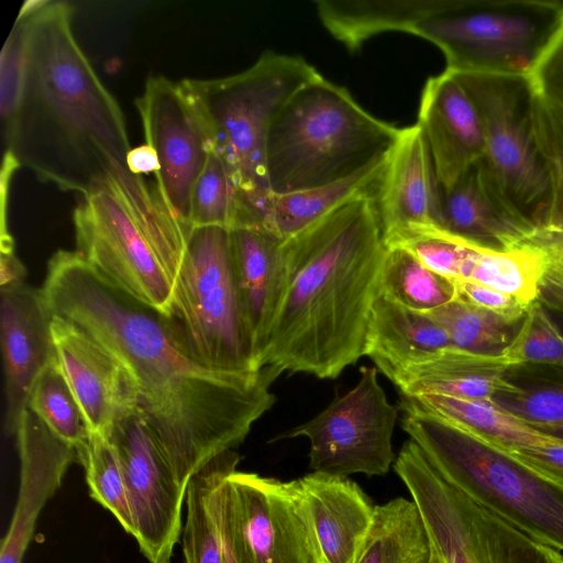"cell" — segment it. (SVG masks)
Instances as JSON below:
<instances>
[{"mask_svg":"<svg viewBox=\"0 0 563 563\" xmlns=\"http://www.w3.org/2000/svg\"><path fill=\"white\" fill-rule=\"evenodd\" d=\"M40 291L51 316L88 334L130 372L139 409L185 489L212 459L238 448L276 401L275 369L207 367L165 314L110 283L76 251L51 257Z\"/></svg>","mask_w":563,"mask_h":563,"instance_id":"obj_1","label":"cell"},{"mask_svg":"<svg viewBox=\"0 0 563 563\" xmlns=\"http://www.w3.org/2000/svg\"><path fill=\"white\" fill-rule=\"evenodd\" d=\"M386 252L368 194L283 240L257 368L335 378L365 356Z\"/></svg>","mask_w":563,"mask_h":563,"instance_id":"obj_2","label":"cell"},{"mask_svg":"<svg viewBox=\"0 0 563 563\" xmlns=\"http://www.w3.org/2000/svg\"><path fill=\"white\" fill-rule=\"evenodd\" d=\"M65 1H26V67L15 115L3 131L20 167L84 196L126 169L132 148L122 110L71 30Z\"/></svg>","mask_w":563,"mask_h":563,"instance_id":"obj_3","label":"cell"},{"mask_svg":"<svg viewBox=\"0 0 563 563\" xmlns=\"http://www.w3.org/2000/svg\"><path fill=\"white\" fill-rule=\"evenodd\" d=\"M76 252L110 283L167 314L192 227L156 183L130 169L85 194L73 213Z\"/></svg>","mask_w":563,"mask_h":563,"instance_id":"obj_4","label":"cell"},{"mask_svg":"<svg viewBox=\"0 0 563 563\" xmlns=\"http://www.w3.org/2000/svg\"><path fill=\"white\" fill-rule=\"evenodd\" d=\"M400 130L321 75L295 92L273 121L266 145L269 189L288 194L351 177L384 159Z\"/></svg>","mask_w":563,"mask_h":563,"instance_id":"obj_5","label":"cell"},{"mask_svg":"<svg viewBox=\"0 0 563 563\" xmlns=\"http://www.w3.org/2000/svg\"><path fill=\"white\" fill-rule=\"evenodd\" d=\"M401 427L451 485L536 541L563 553V482L401 396Z\"/></svg>","mask_w":563,"mask_h":563,"instance_id":"obj_6","label":"cell"},{"mask_svg":"<svg viewBox=\"0 0 563 563\" xmlns=\"http://www.w3.org/2000/svg\"><path fill=\"white\" fill-rule=\"evenodd\" d=\"M321 74L300 56L264 52L247 69L218 79H184L212 147L265 224L272 191L266 145L284 104Z\"/></svg>","mask_w":563,"mask_h":563,"instance_id":"obj_7","label":"cell"},{"mask_svg":"<svg viewBox=\"0 0 563 563\" xmlns=\"http://www.w3.org/2000/svg\"><path fill=\"white\" fill-rule=\"evenodd\" d=\"M562 19L555 0H427L410 34L438 46L451 73L529 76Z\"/></svg>","mask_w":563,"mask_h":563,"instance_id":"obj_8","label":"cell"},{"mask_svg":"<svg viewBox=\"0 0 563 563\" xmlns=\"http://www.w3.org/2000/svg\"><path fill=\"white\" fill-rule=\"evenodd\" d=\"M166 317L207 367L235 374L261 371L236 285L230 229H191Z\"/></svg>","mask_w":563,"mask_h":563,"instance_id":"obj_9","label":"cell"},{"mask_svg":"<svg viewBox=\"0 0 563 563\" xmlns=\"http://www.w3.org/2000/svg\"><path fill=\"white\" fill-rule=\"evenodd\" d=\"M394 470L416 504L444 563H563L542 544L446 482L408 440Z\"/></svg>","mask_w":563,"mask_h":563,"instance_id":"obj_10","label":"cell"},{"mask_svg":"<svg viewBox=\"0 0 563 563\" xmlns=\"http://www.w3.org/2000/svg\"><path fill=\"white\" fill-rule=\"evenodd\" d=\"M476 104L485 130L482 165L509 203L536 227L545 223L550 185L533 132L528 76L452 73Z\"/></svg>","mask_w":563,"mask_h":563,"instance_id":"obj_11","label":"cell"},{"mask_svg":"<svg viewBox=\"0 0 563 563\" xmlns=\"http://www.w3.org/2000/svg\"><path fill=\"white\" fill-rule=\"evenodd\" d=\"M218 517L231 563H320L296 481L227 473Z\"/></svg>","mask_w":563,"mask_h":563,"instance_id":"obj_12","label":"cell"},{"mask_svg":"<svg viewBox=\"0 0 563 563\" xmlns=\"http://www.w3.org/2000/svg\"><path fill=\"white\" fill-rule=\"evenodd\" d=\"M360 372L352 389L273 441L307 438L312 472L344 477L387 474L396 460L393 435L399 409L388 401L377 368L361 367Z\"/></svg>","mask_w":563,"mask_h":563,"instance_id":"obj_13","label":"cell"},{"mask_svg":"<svg viewBox=\"0 0 563 563\" xmlns=\"http://www.w3.org/2000/svg\"><path fill=\"white\" fill-rule=\"evenodd\" d=\"M108 440L121 465L140 551L150 563H169L186 489L139 408L114 424Z\"/></svg>","mask_w":563,"mask_h":563,"instance_id":"obj_14","label":"cell"},{"mask_svg":"<svg viewBox=\"0 0 563 563\" xmlns=\"http://www.w3.org/2000/svg\"><path fill=\"white\" fill-rule=\"evenodd\" d=\"M146 144L156 153L154 174L159 192L173 214L190 224V199L209 154V129L184 79L150 77L135 99Z\"/></svg>","mask_w":563,"mask_h":563,"instance_id":"obj_15","label":"cell"},{"mask_svg":"<svg viewBox=\"0 0 563 563\" xmlns=\"http://www.w3.org/2000/svg\"><path fill=\"white\" fill-rule=\"evenodd\" d=\"M441 194L420 126L402 128L373 196L385 245L441 230Z\"/></svg>","mask_w":563,"mask_h":563,"instance_id":"obj_16","label":"cell"},{"mask_svg":"<svg viewBox=\"0 0 563 563\" xmlns=\"http://www.w3.org/2000/svg\"><path fill=\"white\" fill-rule=\"evenodd\" d=\"M51 317L56 357L89 431L108 439L114 424L139 408L134 379L109 350L70 322Z\"/></svg>","mask_w":563,"mask_h":563,"instance_id":"obj_17","label":"cell"},{"mask_svg":"<svg viewBox=\"0 0 563 563\" xmlns=\"http://www.w3.org/2000/svg\"><path fill=\"white\" fill-rule=\"evenodd\" d=\"M417 124L443 190L484 157L486 140L481 113L466 89L446 69L426 81Z\"/></svg>","mask_w":563,"mask_h":563,"instance_id":"obj_18","label":"cell"},{"mask_svg":"<svg viewBox=\"0 0 563 563\" xmlns=\"http://www.w3.org/2000/svg\"><path fill=\"white\" fill-rule=\"evenodd\" d=\"M14 434L20 484L11 523L1 540L0 563H22L41 510L77 460L75 448L54 434L29 408L21 413Z\"/></svg>","mask_w":563,"mask_h":563,"instance_id":"obj_19","label":"cell"},{"mask_svg":"<svg viewBox=\"0 0 563 563\" xmlns=\"http://www.w3.org/2000/svg\"><path fill=\"white\" fill-rule=\"evenodd\" d=\"M1 349L5 376V430L14 434L31 387L56 357L51 314L40 289L25 283L1 289Z\"/></svg>","mask_w":563,"mask_h":563,"instance_id":"obj_20","label":"cell"},{"mask_svg":"<svg viewBox=\"0 0 563 563\" xmlns=\"http://www.w3.org/2000/svg\"><path fill=\"white\" fill-rule=\"evenodd\" d=\"M320 563H356L375 506L352 479L312 472L297 479Z\"/></svg>","mask_w":563,"mask_h":563,"instance_id":"obj_21","label":"cell"},{"mask_svg":"<svg viewBox=\"0 0 563 563\" xmlns=\"http://www.w3.org/2000/svg\"><path fill=\"white\" fill-rule=\"evenodd\" d=\"M534 228L504 197L481 161L442 189L441 230L453 236L505 251L522 245Z\"/></svg>","mask_w":563,"mask_h":563,"instance_id":"obj_22","label":"cell"},{"mask_svg":"<svg viewBox=\"0 0 563 563\" xmlns=\"http://www.w3.org/2000/svg\"><path fill=\"white\" fill-rule=\"evenodd\" d=\"M509 369L500 354H478L450 346L407 366L391 382L406 397L438 394L493 400L517 390L518 385L506 376Z\"/></svg>","mask_w":563,"mask_h":563,"instance_id":"obj_23","label":"cell"},{"mask_svg":"<svg viewBox=\"0 0 563 563\" xmlns=\"http://www.w3.org/2000/svg\"><path fill=\"white\" fill-rule=\"evenodd\" d=\"M452 346L446 332L427 312L379 294L369 319L365 356L389 380L407 366Z\"/></svg>","mask_w":563,"mask_h":563,"instance_id":"obj_24","label":"cell"},{"mask_svg":"<svg viewBox=\"0 0 563 563\" xmlns=\"http://www.w3.org/2000/svg\"><path fill=\"white\" fill-rule=\"evenodd\" d=\"M282 242L280 238L261 225L231 230L235 279L255 362L272 314Z\"/></svg>","mask_w":563,"mask_h":563,"instance_id":"obj_25","label":"cell"},{"mask_svg":"<svg viewBox=\"0 0 563 563\" xmlns=\"http://www.w3.org/2000/svg\"><path fill=\"white\" fill-rule=\"evenodd\" d=\"M410 398L456 428L512 457L560 441L527 424L493 400L438 394Z\"/></svg>","mask_w":563,"mask_h":563,"instance_id":"obj_26","label":"cell"},{"mask_svg":"<svg viewBox=\"0 0 563 563\" xmlns=\"http://www.w3.org/2000/svg\"><path fill=\"white\" fill-rule=\"evenodd\" d=\"M239 461L240 455L234 450L224 452L188 481L183 531L186 563H231L219 526L218 487L227 473L236 470Z\"/></svg>","mask_w":563,"mask_h":563,"instance_id":"obj_27","label":"cell"},{"mask_svg":"<svg viewBox=\"0 0 563 563\" xmlns=\"http://www.w3.org/2000/svg\"><path fill=\"white\" fill-rule=\"evenodd\" d=\"M387 156L342 180L288 194H273L264 227L285 240L355 196H374Z\"/></svg>","mask_w":563,"mask_h":563,"instance_id":"obj_28","label":"cell"},{"mask_svg":"<svg viewBox=\"0 0 563 563\" xmlns=\"http://www.w3.org/2000/svg\"><path fill=\"white\" fill-rule=\"evenodd\" d=\"M427 0H319L324 29L350 51L385 32H406L422 14Z\"/></svg>","mask_w":563,"mask_h":563,"instance_id":"obj_29","label":"cell"},{"mask_svg":"<svg viewBox=\"0 0 563 563\" xmlns=\"http://www.w3.org/2000/svg\"><path fill=\"white\" fill-rule=\"evenodd\" d=\"M430 555L431 542L416 504L397 497L375 506L356 563H429Z\"/></svg>","mask_w":563,"mask_h":563,"instance_id":"obj_30","label":"cell"},{"mask_svg":"<svg viewBox=\"0 0 563 563\" xmlns=\"http://www.w3.org/2000/svg\"><path fill=\"white\" fill-rule=\"evenodd\" d=\"M547 268L544 253L529 244L505 251L472 244L461 279L485 285L530 306L539 298Z\"/></svg>","mask_w":563,"mask_h":563,"instance_id":"obj_31","label":"cell"},{"mask_svg":"<svg viewBox=\"0 0 563 563\" xmlns=\"http://www.w3.org/2000/svg\"><path fill=\"white\" fill-rule=\"evenodd\" d=\"M190 224L196 227H264L258 213L235 181L222 157L212 148L190 199Z\"/></svg>","mask_w":563,"mask_h":563,"instance_id":"obj_32","label":"cell"},{"mask_svg":"<svg viewBox=\"0 0 563 563\" xmlns=\"http://www.w3.org/2000/svg\"><path fill=\"white\" fill-rule=\"evenodd\" d=\"M380 294L417 311L430 312L457 298L455 282L424 266L401 246L387 247Z\"/></svg>","mask_w":563,"mask_h":563,"instance_id":"obj_33","label":"cell"},{"mask_svg":"<svg viewBox=\"0 0 563 563\" xmlns=\"http://www.w3.org/2000/svg\"><path fill=\"white\" fill-rule=\"evenodd\" d=\"M452 346L478 354L499 355L521 323L456 298L430 312Z\"/></svg>","mask_w":563,"mask_h":563,"instance_id":"obj_34","label":"cell"},{"mask_svg":"<svg viewBox=\"0 0 563 563\" xmlns=\"http://www.w3.org/2000/svg\"><path fill=\"white\" fill-rule=\"evenodd\" d=\"M27 408L75 450L87 442L90 434L88 424L57 357L34 380Z\"/></svg>","mask_w":563,"mask_h":563,"instance_id":"obj_35","label":"cell"},{"mask_svg":"<svg viewBox=\"0 0 563 563\" xmlns=\"http://www.w3.org/2000/svg\"><path fill=\"white\" fill-rule=\"evenodd\" d=\"M76 452L85 470L90 497L109 510L133 537L134 525L124 478L111 442L100 434L90 433L87 442Z\"/></svg>","mask_w":563,"mask_h":563,"instance_id":"obj_36","label":"cell"},{"mask_svg":"<svg viewBox=\"0 0 563 563\" xmlns=\"http://www.w3.org/2000/svg\"><path fill=\"white\" fill-rule=\"evenodd\" d=\"M500 357L510 368L533 364L563 369V332L538 300L528 307Z\"/></svg>","mask_w":563,"mask_h":563,"instance_id":"obj_37","label":"cell"},{"mask_svg":"<svg viewBox=\"0 0 563 563\" xmlns=\"http://www.w3.org/2000/svg\"><path fill=\"white\" fill-rule=\"evenodd\" d=\"M532 120L534 139L550 185L545 223L563 221V117L534 93Z\"/></svg>","mask_w":563,"mask_h":563,"instance_id":"obj_38","label":"cell"},{"mask_svg":"<svg viewBox=\"0 0 563 563\" xmlns=\"http://www.w3.org/2000/svg\"><path fill=\"white\" fill-rule=\"evenodd\" d=\"M493 401L538 431L563 441V383L525 388L496 396Z\"/></svg>","mask_w":563,"mask_h":563,"instance_id":"obj_39","label":"cell"},{"mask_svg":"<svg viewBox=\"0 0 563 563\" xmlns=\"http://www.w3.org/2000/svg\"><path fill=\"white\" fill-rule=\"evenodd\" d=\"M472 244L438 230L413 236L395 246L405 247L432 272L456 282L461 279V271Z\"/></svg>","mask_w":563,"mask_h":563,"instance_id":"obj_40","label":"cell"},{"mask_svg":"<svg viewBox=\"0 0 563 563\" xmlns=\"http://www.w3.org/2000/svg\"><path fill=\"white\" fill-rule=\"evenodd\" d=\"M26 67L24 22L18 15L1 51L0 114L2 131L12 122L20 103Z\"/></svg>","mask_w":563,"mask_h":563,"instance_id":"obj_41","label":"cell"},{"mask_svg":"<svg viewBox=\"0 0 563 563\" xmlns=\"http://www.w3.org/2000/svg\"><path fill=\"white\" fill-rule=\"evenodd\" d=\"M528 77L534 93L563 117V19Z\"/></svg>","mask_w":563,"mask_h":563,"instance_id":"obj_42","label":"cell"},{"mask_svg":"<svg viewBox=\"0 0 563 563\" xmlns=\"http://www.w3.org/2000/svg\"><path fill=\"white\" fill-rule=\"evenodd\" d=\"M457 297L468 303L493 311L511 321L520 322L529 306L519 299L468 279L455 282Z\"/></svg>","mask_w":563,"mask_h":563,"instance_id":"obj_43","label":"cell"},{"mask_svg":"<svg viewBox=\"0 0 563 563\" xmlns=\"http://www.w3.org/2000/svg\"><path fill=\"white\" fill-rule=\"evenodd\" d=\"M523 244L541 250L547 257L548 267L563 273V221L536 227Z\"/></svg>","mask_w":563,"mask_h":563,"instance_id":"obj_44","label":"cell"},{"mask_svg":"<svg viewBox=\"0 0 563 563\" xmlns=\"http://www.w3.org/2000/svg\"><path fill=\"white\" fill-rule=\"evenodd\" d=\"M538 301L550 314L555 313L563 321V273L547 268ZM559 328L563 332V327Z\"/></svg>","mask_w":563,"mask_h":563,"instance_id":"obj_45","label":"cell"},{"mask_svg":"<svg viewBox=\"0 0 563 563\" xmlns=\"http://www.w3.org/2000/svg\"><path fill=\"white\" fill-rule=\"evenodd\" d=\"M25 276V267L15 256L14 247H1L0 289L23 284Z\"/></svg>","mask_w":563,"mask_h":563,"instance_id":"obj_46","label":"cell"},{"mask_svg":"<svg viewBox=\"0 0 563 563\" xmlns=\"http://www.w3.org/2000/svg\"><path fill=\"white\" fill-rule=\"evenodd\" d=\"M126 165L133 174L141 176L148 173L155 174L159 167L156 153L146 143L130 150Z\"/></svg>","mask_w":563,"mask_h":563,"instance_id":"obj_47","label":"cell"},{"mask_svg":"<svg viewBox=\"0 0 563 563\" xmlns=\"http://www.w3.org/2000/svg\"><path fill=\"white\" fill-rule=\"evenodd\" d=\"M20 165L10 152H4L1 167V240L11 238L7 229V203L9 197L10 179Z\"/></svg>","mask_w":563,"mask_h":563,"instance_id":"obj_48","label":"cell"},{"mask_svg":"<svg viewBox=\"0 0 563 563\" xmlns=\"http://www.w3.org/2000/svg\"><path fill=\"white\" fill-rule=\"evenodd\" d=\"M429 563H444L440 554L437 552V550L431 544V555Z\"/></svg>","mask_w":563,"mask_h":563,"instance_id":"obj_49","label":"cell"}]
</instances>
